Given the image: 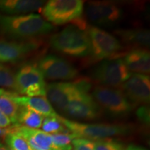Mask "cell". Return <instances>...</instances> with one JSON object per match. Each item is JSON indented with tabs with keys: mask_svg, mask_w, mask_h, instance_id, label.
<instances>
[{
	"mask_svg": "<svg viewBox=\"0 0 150 150\" xmlns=\"http://www.w3.org/2000/svg\"><path fill=\"white\" fill-rule=\"evenodd\" d=\"M137 117L139 118L140 120L145 124L149 123L150 120V112L149 108L147 106H142L139 108H138L136 111Z\"/></svg>",
	"mask_w": 150,
	"mask_h": 150,
	"instance_id": "83f0119b",
	"label": "cell"
},
{
	"mask_svg": "<svg viewBox=\"0 0 150 150\" xmlns=\"http://www.w3.org/2000/svg\"><path fill=\"white\" fill-rule=\"evenodd\" d=\"M131 72L147 75L150 72V54L145 49H136L129 52L123 59Z\"/></svg>",
	"mask_w": 150,
	"mask_h": 150,
	"instance_id": "ac0fdd59",
	"label": "cell"
},
{
	"mask_svg": "<svg viewBox=\"0 0 150 150\" xmlns=\"http://www.w3.org/2000/svg\"><path fill=\"white\" fill-rule=\"evenodd\" d=\"M11 125V122L3 112L0 111V127L1 128H8Z\"/></svg>",
	"mask_w": 150,
	"mask_h": 150,
	"instance_id": "f1b7e54d",
	"label": "cell"
},
{
	"mask_svg": "<svg viewBox=\"0 0 150 150\" xmlns=\"http://www.w3.org/2000/svg\"><path fill=\"white\" fill-rule=\"evenodd\" d=\"M16 92L27 97H45L44 76L36 65L25 64L16 74Z\"/></svg>",
	"mask_w": 150,
	"mask_h": 150,
	"instance_id": "52a82bcc",
	"label": "cell"
},
{
	"mask_svg": "<svg viewBox=\"0 0 150 150\" xmlns=\"http://www.w3.org/2000/svg\"><path fill=\"white\" fill-rule=\"evenodd\" d=\"M92 97L100 108L114 117L128 115L134 108L126 95L119 89L97 86L94 89Z\"/></svg>",
	"mask_w": 150,
	"mask_h": 150,
	"instance_id": "8992f818",
	"label": "cell"
},
{
	"mask_svg": "<svg viewBox=\"0 0 150 150\" xmlns=\"http://www.w3.org/2000/svg\"><path fill=\"white\" fill-rule=\"evenodd\" d=\"M72 145V150H95L94 141L86 138H74Z\"/></svg>",
	"mask_w": 150,
	"mask_h": 150,
	"instance_id": "4316f807",
	"label": "cell"
},
{
	"mask_svg": "<svg viewBox=\"0 0 150 150\" xmlns=\"http://www.w3.org/2000/svg\"><path fill=\"white\" fill-rule=\"evenodd\" d=\"M95 150H124L125 145L122 142L113 139L98 140L94 141Z\"/></svg>",
	"mask_w": 150,
	"mask_h": 150,
	"instance_id": "484cf974",
	"label": "cell"
},
{
	"mask_svg": "<svg viewBox=\"0 0 150 150\" xmlns=\"http://www.w3.org/2000/svg\"><path fill=\"white\" fill-rule=\"evenodd\" d=\"M50 45L56 51L74 57H83L91 53L87 31L78 26H69L54 34L50 39Z\"/></svg>",
	"mask_w": 150,
	"mask_h": 150,
	"instance_id": "7a4b0ae2",
	"label": "cell"
},
{
	"mask_svg": "<svg viewBox=\"0 0 150 150\" xmlns=\"http://www.w3.org/2000/svg\"><path fill=\"white\" fill-rule=\"evenodd\" d=\"M0 87L16 92V74L7 65L0 63Z\"/></svg>",
	"mask_w": 150,
	"mask_h": 150,
	"instance_id": "603a6c76",
	"label": "cell"
},
{
	"mask_svg": "<svg viewBox=\"0 0 150 150\" xmlns=\"http://www.w3.org/2000/svg\"><path fill=\"white\" fill-rule=\"evenodd\" d=\"M20 106L11 97V92L4 91L0 95V111L8 117L13 125H18Z\"/></svg>",
	"mask_w": 150,
	"mask_h": 150,
	"instance_id": "ffe728a7",
	"label": "cell"
},
{
	"mask_svg": "<svg viewBox=\"0 0 150 150\" xmlns=\"http://www.w3.org/2000/svg\"><path fill=\"white\" fill-rule=\"evenodd\" d=\"M11 130L24 138L31 150H59L54 145L52 134L40 129L28 128L17 125H13Z\"/></svg>",
	"mask_w": 150,
	"mask_h": 150,
	"instance_id": "5bb4252c",
	"label": "cell"
},
{
	"mask_svg": "<svg viewBox=\"0 0 150 150\" xmlns=\"http://www.w3.org/2000/svg\"><path fill=\"white\" fill-rule=\"evenodd\" d=\"M59 118L62 124L76 138H86L93 141L123 136L130 132L129 127L125 125L82 123L70 120L60 115Z\"/></svg>",
	"mask_w": 150,
	"mask_h": 150,
	"instance_id": "3957f363",
	"label": "cell"
},
{
	"mask_svg": "<svg viewBox=\"0 0 150 150\" xmlns=\"http://www.w3.org/2000/svg\"><path fill=\"white\" fill-rule=\"evenodd\" d=\"M7 150H13V149H11V148H9V147H7Z\"/></svg>",
	"mask_w": 150,
	"mask_h": 150,
	"instance_id": "836d02e7",
	"label": "cell"
},
{
	"mask_svg": "<svg viewBox=\"0 0 150 150\" xmlns=\"http://www.w3.org/2000/svg\"><path fill=\"white\" fill-rule=\"evenodd\" d=\"M45 117L27 107L20 106L18 117V125L31 129H38Z\"/></svg>",
	"mask_w": 150,
	"mask_h": 150,
	"instance_id": "44dd1931",
	"label": "cell"
},
{
	"mask_svg": "<svg viewBox=\"0 0 150 150\" xmlns=\"http://www.w3.org/2000/svg\"><path fill=\"white\" fill-rule=\"evenodd\" d=\"M79 88L78 81L55 82L46 86V95L50 104L64 112L67 104Z\"/></svg>",
	"mask_w": 150,
	"mask_h": 150,
	"instance_id": "4fadbf2b",
	"label": "cell"
},
{
	"mask_svg": "<svg viewBox=\"0 0 150 150\" xmlns=\"http://www.w3.org/2000/svg\"><path fill=\"white\" fill-rule=\"evenodd\" d=\"M86 31L91 42L90 54L95 61L106 60L122 49L120 41L104 30L96 27H91Z\"/></svg>",
	"mask_w": 150,
	"mask_h": 150,
	"instance_id": "9c48e42d",
	"label": "cell"
},
{
	"mask_svg": "<svg viewBox=\"0 0 150 150\" xmlns=\"http://www.w3.org/2000/svg\"><path fill=\"white\" fill-rule=\"evenodd\" d=\"M124 150H147L145 148L140 147V146H138L136 145H129V146H127V147H125V149Z\"/></svg>",
	"mask_w": 150,
	"mask_h": 150,
	"instance_id": "f546056e",
	"label": "cell"
},
{
	"mask_svg": "<svg viewBox=\"0 0 150 150\" xmlns=\"http://www.w3.org/2000/svg\"><path fill=\"white\" fill-rule=\"evenodd\" d=\"M54 145L59 150H72V142L76 138L71 132L52 134Z\"/></svg>",
	"mask_w": 150,
	"mask_h": 150,
	"instance_id": "cb8c5ba5",
	"label": "cell"
},
{
	"mask_svg": "<svg viewBox=\"0 0 150 150\" xmlns=\"http://www.w3.org/2000/svg\"><path fill=\"white\" fill-rule=\"evenodd\" d=\"M7 146L13 150H31L27 142L21 136L11 131L5 136Z\"/></svg>",
	"mask_w": 150,
	"mask_h": 150,
	"instance_id": "d4e9b609",
	"label": "cell"
},
{
	"mask_svg": "<svg viewBox=\"0 0 150 150\" xmlns=\"http://www.w3.org/2000/svg\"><path fill=\"white\" fill-rule=\"evenodd\" d=\"M11 97L20 106L30 108L45 117H56L58 115L46 97L20 96L13 92L11 93Z\"/></svg>",
	"mask_w": 150,
	"mask_h": 150,
	"instance_id": "2e32d148",
	"label": "cell"
},
{
	"mask_svg": "<svg viewBox=\"0 0 150 150\" xmlns=\"http://www.w3.org/2000/svg\"><path fill=\"white\" fill-rule=\"evenodd\" d=\"M83 9L81 0H50L42 7V14L49 23L61 25L79 20Z\"/></svg>",
	"mask_w": 150,
	"mask_h": 150,
	"instance_id": "5b68a950",
	"label": "cell"
},
{
	"mask_svg": "<svg viewBox=\"0 0 150 150\" xmlns=\"http://www.w3.org/2000/svg\"><path fill=\"white\" fill-rule=\"evenodd\" d=\"M115 33L128 44L138 46H149L150 43V32L143 29H120Z\"/></svg>",
	"mask_w": 150,
	"mask_h": 150,
	"instance_id": "d6986e66",
	"label": "cell"
},
{
	"mask_svg": "<svg viewBox=\"0 0 150 150\" xmlns=\"http://www.w3.org/2000/svg\"><path fill=\"white\" fill-rule=\"evenodd\" d=\"M79 88L67 104L64 113L72 118L93 120L98 118L101 108L88 93L91 84L86 80L78 81Z\"/></svg>",
	"mask_w": 150,
	"mask_h": 150,
	"instance_id": "277c9868",
	"label": "cell"
},
{
	"mask_svg": "<svg viewBox=\"0 0 150 150\" xmlns=\"http://www.w3.org/2000/svg\"><path fill=\"white\" fill-rule=\"evenodd\" d=\"M37 48L33 42H18L0 40V63H14Z\"/></svg>",
	"mask_w": 150,
	"mask_h": 150,
	"instance_id": "9a60e30c",
	"label": "cell"
},
{
	"mask_svg": "<svg viewBox=\"0 0 150 150\" xmlns=\"http://www.w3.org/2000/svg\"><path fill=\"white\" fill-rule=\"evenodd\" d=\"M11 132V128H1L0 127V137L6 136Z\"/></svg>",
	"mask_w": 150,
	"mask_h": 150,
	"instance_id": "4dcf8cb0",
	"label": "cell"
},
{
	"mask_svg": "<svg viewBox=\"0 0 150 150\" xmlns=\"http://www.w3.org/2000/svg\"><path fill=\"white\" fill-rule=\"evenodd\" d=\"M41 128L44 132L50 134L70 132V131L62 124L59 118V115L56 117H45Z\"/></svg>",
	"mask_w": 150,
	"mask_h": 150,
	"instance_id": "7402d4cb",
	"label": "cell"
},
{
	"mask_svg": "<svg viewBox=\"0 0 150 150\" xmlns=\"http://www.w3.org/2000/svg\"><path fill=\"white\" fill-rule=\"evenodd\" d=\"M0 150H7V147L0 142Z\"/></svg>",
	"mask_w": 150,
	"mask_h": 150,
	"instance_id": "1f68e13d",
	"label": "cell"
},
{
	"mask_svg": "<svg viewBox=\"0 0 150 150\" xmlns=\"http://www.w3.org/2000/svg\"><path fill=\"white\" fill-rule=\"evenodd\" d=\"M131 74L121 58L104 60L93 72V78L99 83L112 88L121 86Z\"/></svg>",
	"mask_w": 150,
	"mask_h": 150,
	"instance_id": "ba28073f",
	"label": "cell"
},
{
	"mask_svg": "<svg viewBox=\"0 0 150 150\" xmlns=\"http://www.w3.org/2000/svg\"><path fill=\"white\" fill-rule=\"evenodd\" d=\"M86 15L97 25L109 26L120 20L123 11L110 1H90L86 7Z\"/></svg>",
	"mask_w": 150,
	"mask_h": 150,
	"instance_id": "7c38bea8",
	"label": "cell"
},
{
	"mask_svg": "<svg viewBox=\"0 0 150 150\" xmlns=\"http://www.w3.org/2000/svg\"><path fill=\"white\" fill-rule=\"evenodd\" d=\"M121 91L126 95L134 107L145 106L150 100V77L149 75L132 74L121 86Z\"/></svg>",
	"mask_w": 150,
	"mask_h": 150,
	"instance_id": "8fae6325",
	"label": "cell"
},
{
	"mask_svg": "<svg viewBox=\"0 0 150 150\" xmlns=\"http://www.w3.org/2000/svg\"><path fill=\"white\" fill-rule=\"evenodd\" d=\"M37 66L44 78L49 80H71L76 78L79 74L78 70L71 63L55 55L42 57Z\"/></svg>",
	"mask_w": 150,
	"mask_h": 150,
	"instance_id": "30bf717a",
	"label": "cell"
},
{
	"mask_svg": "<svg viewBox=\"0 0 150 150\" xmlns=\"http://www.w3.org/2000/svg\"><path fill=\"white\" fill-rule=\"evenodd\" d=\"M44 4L39 0H0V12L9 16L24 15L39 10Z\"/></svg>",
	"mask_w": 150,
	"mask_h": 150,
	"instance_id": "e0dca14e",
	"label": "cell"
},
{
	"mask_svg": "<svg viewBox=\"0 0 150 150\" xmlns=\"http://www.w3.org/2000/svg\"><path fill=\"white\" fill-rule=\"evenodd\" d=\"M4 91H5V90H4V89H1V88H0V95H1V94H2Z\"/></svg>",
	"mask_w": 150,
	"mask_h": 150,
	"instance_id": "d6a6232c",
	"label": "cell"
},
{
	"mask_svg": "<svg viewBox=\"0 0 150 150\" xmlns=\"http://www.w3.org/2000/svg\"><path fill=\"white\" fill-rule=\"evenodd\" d=\"M53 29L52 24L40 15L0 14V33L11 38L31 39L49 33Z\"/></svg>",
	"mask_w": 150,
	"mask_h": 150,
	"instance_id": "6da1fadb",
	"label": "cell"
}]
</instances>
